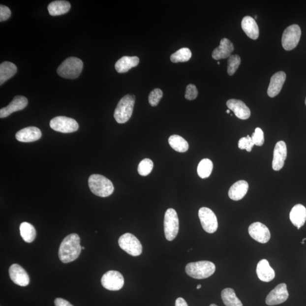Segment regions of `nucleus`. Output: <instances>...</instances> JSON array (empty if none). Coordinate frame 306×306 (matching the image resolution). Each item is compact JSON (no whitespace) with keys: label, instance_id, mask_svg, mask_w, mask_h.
Wrapping results in <instances>:
<instances>
[{"label":"nucleus","instance_id":"nucleus-42","mask_svg":"<svg viewBox=\"0 0 306 306\" xmlns=\"http://www.w3.org/2000/svg\"><path fill=\"white\" fill-rule=\"evenodd\" d=\"M197 289H200L201 288V285H198L196 287Z\"/></svg>","mask_w":306,"mask_h":306},{"label":"nucleus","instance_id":"nucleus-23","mask_svg":"<svg viewBox=\"0 0 306 306\" xmlns=\"http://www.w3.org/2000/svg\"><path fill=\"white\" fill-rule=\"evenodd\" d=\"M242 28L249 38L256 40L259 36V29L255 20L250 16L243 18Z\"/></svg>","mask_w":306,"mask_h":306},{"label":"nucleus","instance_id":"nucleus-14","mask_svg":"<svg viewBox=\"0 0 306 306\" xmlns=\"http://www.w3.org/2000/svg\"><path fill=\"white\" fill-rule=\"evenodd\" d=\"M10 278L16 285L26 286L29 284L30 278L27 272L20 265L14 264L9 270Z\"/></svg>","mask_w":306,"mask_h":306},{"label":"nucleus","instance_id":"nucleus-18","mask_svg":"<svg viewBox=\"0 0 306 306\" xmlns=\"http://www.w3.org/2000/svg\"><path fill=\"white\" fill-rule=\"evenodd\" d=\"M286 75L285 72L276 73L271 78L270 84L268 89V95L271 98L277 96L280 92L283 85L286 80Z\"/></svg>","mask_w":306,"mask_h":306},{"label":"nucleus","instance_id":"nucleus-12","mask_svg":"<svg viewBox=\"0 0 306 306\" xmlns=\"http://www.w3.org/2000/svg\"><path fill=\"white\" fill-rule=\"evenodd\" d=\"M248 233L253 240L260 243L267 244L271 239V233L268 227L262 223H253L249 226Z\"/></svg>","mask_w":306,"mask_h":306},{"label":"nucleus","instance_id":"nucleus-45","mask_svg":"<svg viewBox=\"0 0 306 306\" xmlns=\"http://www.w3.org/2000/svg\"><path fill=\"white\" fill-rule=\"evenodd\" d=\"M82 249H85V247H82Z\"/></svg>","mask_w":306,"mask_h":306},{"label":"nucleus","instance_id":"nucleus-44","mask_svg":"<svg viewBox=\"0 0 306 306\" xmlns=\"http://www.w3.org/2000/svg\"><path fill=\"white\" fill-rule=\"evenodd\" d=\"M210 306H217L215 304H212L210 305Z\"/></svg>","mask_w":306,"mask_h":306},{"label":"nucleus","instance_id":"nucleus-46","mask_svg":"<svg viewBox=\"0 0 306 306\" xmlns=\"http://www.w3.org/2000/svg\"><path fill=\"white\" fill-rule=\"evenodd\" d=\"M305 104H306V100H305Z\"/></svg>","mask_w":306,"mask_h":306},{"label":"nucleus","instance_id":"nucleus-35","mask_svg":"<svg viewBox=\"0 0 306 306\" xmlns=\"http://www.w3.org/2000/svg\"><path fill=\"white\" fill-rule=\"evenodd\" d=\"M163 96V92L159 89H155L151 92L149 96V102L152 107H155L159 104Z\"/></svg>","mask_w":306,"mask_h":306},{"label":"nucleus","instance_id":"nucleus-19","mask_svg":"<svg viewBox=\"0 0 306 306\" xmlns=\"http://www.w3.org/2000/svg\"><path fill=\"white\" fill-rule=\"evenodd\" d=\"M42 132L35 126H29L21 129L16 134V139L23 143H31L40 139Z\"/></svg>","mask_w":306,"mask_h":306},{"label":"nucleus","instance_id":"nucleus-30","mask_svg":"<svg viewBox=\"0 0 306 306\" xmlns=\"http://www.w3.org/2000/svg\"><path fill=\"white\" fill-rule=\"evenodd\" d=\"M20 234L21 237L26 243H31L36 238V230L31 224L28 222H23L21 224Z\"/></svg>","mask_w":306,"mask_h":306},{"label":"nucleus","instance_id":"nucleus-47","mask_svg":"<svg viewBox=\"0 0 306 306\" xmlns=\"http://www.w3.org/2000/svg\"><path fill=\"white\" fill-rule=\"evenodd\" d=\"M217 63H218V65H219V64H220L219 62H218Z\"/></svg>","mask_w":306,"mask_h":306},{"label":"nucleus","instance_id":"nucleus-17","mask_svg":"<svg viewBox=\"0 0 306 306\" xmlns=\"http://www.w3.org/2000/svg\"><path fill=\"white\" fill-rule=\"evenodd\" d=\"M227 107L233 111L236 117L242 120H247L251 116V111L246 104L241 100L230 99L226 103Z\"/></svg>","mask_w":306,"mask_h":306},{"label":"nucleus","instance_id":"nucleus-11","mask_svg":"<svg viewBox=\"0 0 306 306\" xmlns=\"http://www.w3.org/2000/svg\"><path fill=\"white\" fill-rule=\"evenodd\" d=\"M101 283L102 286L107 290L118 291L124 286V279L120 272L110 271L102 276Z\"/></svg>","mask_w":306,"mask_h":306},{"label":"nucleus","instance_id":"nucleus-24","mask_svg":"<svg viewBox=\"0 0 306 306\" xmlns=\"http://www.w3.org/2000/svg\"><path fill=\"white\" fill-rule=\"evenodd\" d=\"M249 188L248 183L245 181H240L231 186L229 191V196L231 200L239 201L244 198L247 193Z\"/></svg>","mask_w":306,"mask_h":306},{"label":"nucleus","instance_id":"nucleus-31","mask_svg":"<svg viewBox=\"0 0 306 306\" xmlns=\"http://www.w3.org/2000/svg\"><path fill=\"white\" fill-rule=\"evenodd\" d=\"M214 164L210 159L205 158L201 160L197 167V174L202 179L207 178L210 177Z\"/></svg>","mask_w":306,"mask_h":306},{"label":"nucleus","instance_id":"nucleus-29","mask_svg":"<svg viewBox=\"0 0 306 306\" xmlns=\"http://www.w3.org/2000/svg\"><path fill=\"white\" fill-rule=\"evenodd\" d=\"M170 147L179 153H184L188 150L189 144L182 137L174 134L169 139Z\"/></svg>","mask_w":306,"mask_h":306},{"label":"nucleus","instance_id":"nucleus-2","mask_svg":"<svg viewBox=\"0 0 306 306\" xmlns=\"http://www.w3.org/2000/svg\"><path fill=\"white\" fill-rule=\"evenodd\" d=\"M88 183L91 191L96 196L106 197L114 192L113 183L103 175L92 174L89 177Z\"/></svg>","mask_w":306,"mask_h":306},{"label":"nucleus","instance_id":"nucleus-32","mask_svg":"<svg viewBox=\"0 0 306 306\" xmlns=\"http://www.w3.org/2000/svg\"><path fill=\"white\" fill-rule=\"evenodd\" d=\"M192 57V52L188 48H182L170 57L171 61L174 63L184 62L189 61Z\"/></svg>","mask_w":306,"mask_h":306},{"label":"nucleus","instance_id":"nucleus-27","mask_svg":"<svg viewBox=\"0 0 306 306\" xmlns=\"http://www.w3.org/2000/svg\"><path fill=\"white\" fill-rule=\"evenodd\" d=\"M17 71V66L13 63L9 61L1 63L0 65V85H2L14 76Z\"/></svg>","mask_w":306,"mask_h":306},{"label":"nucleus","instance_id":"nucleus-10","mask_svg":"<svg viewBox=\"0 0 306 306\" xmlns=\"http://www.w3.org/2000/svg\"><path fill=\"white\" fill-rule=\"evenodd\" d=\"M199 217L203 229L207 233L212 234L218 229V221L214 213L210 208L203 207L199 211Z\"/></svg>","mask_w":306,"mask_h":306},{"label":"nucleus","instance_id":"nucleus-22","mask_svg":"<svg viewBox=\"0 0 306 306\" xmlns=\"http://www.w3.org/2000/svg\"><path fill=\"white\" fill-rule=\"evenodd\" d=\"M291 222L298 230L305 225L306 221V208L302 204H297L290 213Z\"/></svg>","mask_w":306,"mask_h":306},{"label":"nucleus","instance_id":"nucleus-28","mask_svg":"<svg viewBox=\"0 0 306 306\" xmlns=\"http://www.w3.org/2000/svg\"><path fill=\"white\" fill-rule=\"evenodd\" d=\"M221 297L226 306H243L242 302L237 297L233 289L226 288L223 290Z\"/></svg>","mask_w":306,"mask_h":306},{"label":"nucleus","instance_id":"nucleus-34","mask_svg":"<svg viewBox=\"0 0 306 306\" xmlns=\"http://www.w3.org/2000/svg\"><path fill=\"white\" fill-rule=\"evenodd\" d=\"M241 63V60L240 56L238 55L230 56L228 59V66H227V73L229 76H233L237 72Z\"/></svg>","mask_w":306,"mask_h":306},{"label":"nucleus","instance_id":"nucleus-43","mask_svg":"<svg viewBox=\"0 0 306 306\" xmlns=\"http://www.w3.org/2000/svg\"><path fill=\"white\" fill-rule=\"evenodd\" d=\"M226 113H227V114H230V110H227Z\"/></svg>","mask_w":306,"mask_h":306},{"label":"nucleus","instance_id":"nucleus-15","mask_svg":"<svg viewBox=\"0 0 306 306\" xmlns=\"http://www.w3.org/2000/svg\"><path fill=\"white\" fill-rule=\"evenodd\" d=\"M287 157V147L284 141H280L276 144L274 152L272 167L275 171L280 170L284 166Z\"/></svg>","mask_w":306,"mask_h":306},{"label":"nucleus","instance_id":"nucleus-26","mask_svg":"<svg viewBox=\"0 0 306 306\" xmlns=\"http://www.w3.org/2000/svg\"><path fill=\"white\" fill-rule=\"evenodd\" d=\"M70 7V3L68 1L60 0L51 2L48 6V10L51 16H58L68 13Z\"/></svg>","mask_w":306,"mask_h":306},{"label":"nucleus","instance_id":"nucleus-37","mask_svg":"<svg viewBox=\"0 0 306 306\" xmlns=\"http://www.w3.org/2000/svg\"><path fill=\"white\" fill-rule=\"evenodd\" d=\"M252 139L255 145L261 147L264 144V133L262 129L256 128L255 132L252 134Z\"/></svg>","mask_w":306,"mask_h":306},{"label":"nucleus","instance_id":"nucleus-8","mask_svg":"<svg viewBox=\"0 0 306 306\" xmlns=\"http://www.w3.org/2000/svg\"><path fill=\"white\" fill-rule=\"evenodd\" d=\"M301 36V29L299 25H292L283 31L282 36V47L286 51L294 49L299 43Z\"/></svg>","mask_w":306,"mask_h":306},{"label":"nucleus","instance_id":"nucleus-4","mask_svg":"<svg viewBox=\"0 0 306 306\" xmlns=\"http://www.w3.org/2000/svg\"><path fill=\"white\" fill-rule=\"evenodd\" d=\"M135 96L128 94L123 97L115 110L114 118L116 121L120 124L127 122L132 117Z\"/></svg>","mask_w":306,"mask_h":306},{"label":"nucleus","instance_id":"nucleus-7","mask_svg":"<svg viewBox=\"0 0 306 306\" xmlns=\"http://www.w3.org/2000/svg\"><path fill=\"white\" fill-rule=\"evenodd\" d=\"M119 245L129 255L133 256H138L143 252V246L141 242L133 234L125 233L119 238Z\"/></svg>","mask_w":306,"mask_h":306},{"label":"nucleus","instance_id":"nucleus-16","mask_svg":"<svg viewBox=\"0 0 306 306\" xmlns=\"http://www.w3.org/2000/svg\"><path fill=\"white\" fill-rule=\"evenodd\" d=\"M28 104V100L26 97L23 96H15L8 106L0 110V118H6L14 112L23 110L27 106Z\"/></svg>","mask_w":306,"mask_h":306},{"label":"nucleus","instance_id":"nucleus-13","mask_svg":"<svg viewBox=\"0 0 306 306\" xmlns=\"http://www.w3.org/2000/svg\"><path fill=\"white\" fill-rule=\"evenodd\" d=\"M289 296L286 284L284 283H280L268 295L266 304L268 306H275L282 304L286 301Z\"/></svg>","mask_w":306,"mask_h":306},{"label":"nucleus","instance_id":"nucleus-33","mask_svg":"<svg viewBox=\"0 0 306 306\" xmlns=\"http://www.w3.org/2000/svg\"><path fill=\"white\" fill-rule=\"evenodd\" d=\"M154 166V164L150 159L145 158L141 160L138 166V173L141 176L146 177L150 174Z\"/></svg>","mask_w":306,"mask_h":306},{"label":"nucleus","instance_id":"nucleus-25","mask_svg":"<svg viewBox=\"0 0 306 306\" xmlns=\"http://www.w3.org/2000/svg\"><path fill=\"white\" fill-rule=\"evenodd\" d=\"M139 62L140 59L137 57H123L116 62L115 69L119 73H126L139 65Z\"/></svg>","mask_w":306,"mask_h":306},{"label":"nucleus","instance_id":"nucleus-21","mask_svg":"<svg viewBox=\"0 0 306 306\" xmlns=\"http://www.w3.org/2000/svg\"><path fill=\"white\" fill-rule=\"evenodd\" d=\"M256 274L260 280L263 282H270L275 277V272L266 259L260 260L257 264Z\"/></svg>","mask_w":306,"mask_h":306},{"label":"nucleus","instance_id":"nucleus-5","mask_svg":"<svg viewBox=\"0 0 306 306\" xmlns=\"http://www.w3.org/2000/svg\"><path fill=\"white\" fill-rule=\"evenodd\" d=\"M83 62L75 57H70L61 63L57 69L60 76L67 79H75L80 75L83 69Z\"/></svg>","mask_w":306,"mask_h":306},{"label":"nucleus","instance_id":"nucleus-40","mask_svg":"<svg viewBox=\"0 0 306 306\" xmlns=\"http://www.w3.org/2000/svg\"><path fill=\"white\" fill-rule=\"evenodd\" d=\"M55 306H73L68 301L62 299V298H57L55 300Z\"/></svg>","mask_w":306,"mask_h":306},{"label":"nucleus","instance_id":"nucleus-41","mask_svg":"<svg viewBox=\"0 0 306 306\" xmlns=\"http://www.w3.org/2000/svg\"><path fill=\"white\" fill-rule=\"evenodd\" d=\"M175 306H188V305L184 298H178L175 301Z\"/></svg>","mask_w":306,"mask_h":306},{"label":"nucleus","instance_id":"nucleus-39","mask_svg":"<svg viewBox=\"0 0 306 306\" xmlns=\"http://www.w3.org/2000/svg\"><path fill=\"white\" fill-rule=\"evenodd\" d=\"M11 16V11L8 7L0 5V21H5L9 19Z\"/></svg>","mask_w":306,"mask_h":306},{"label":"nucleus","instance_id":"nucleus-6","mask_svg":"<svg viewBox=\"0 0 306 306\" xmlns=\"http://www.w3.org/2000/svg\"><path fill=\"white\" fill-rule=\"evenodd\" d=\"M179 229V221L177 213L170 208L165 213L164 219V231L166 240L172 241L177 237Z\"/></svg>","mask_w":306,"mask_h":306},{"label":"nucleus","instance_id":"nucleus-3","mask_svg":"<svg viewBox=\"0 0 306 306\" xmlns=\"http://www.w3.org/2000/svg\"><path fill=\"white\" fill-rule=\"evenodd\" d=\"M215 271L214 263L209 261L190 263L185 267V272L190 277L195 279H205L211 277Z\"/></svg>","mask_w":306,"mask_h":306},{"label":"nucleus","instance_id":"nucleus-20","mask_svg":"<svg viewBox=\"0 0 306 306\" xmlns=\"http://www.w3.org/2000/svg\"><path fill=\"white\" fill-rule=\"evenodd\" d=\"M234 50L232 42L228 39L223 38L220 42L219 46L213 51L212 58L216 61L228 58Z\"/></svg>","mask_w":306,"mask_h":306},{"label":"nucleus","instance_id":"nucleus-36","mask_svg":"<svg viewBox=\"0 0 306 306\" xmlns=\"http://www.w3.org/2000/svg\"><path fill=\"white\" fill-rule=\"evenodd\" d=\"M254 143L252 141V138L249 136L246 137H242L239 141L238 147L242 150L247 151L248 152H251L252 148L254 146Z\"/></svg>","mask_w":306,"mask_h":306},{"label":"nucleus","instance_id":"nucleus-9","mask_svg":"<svg viewBox=\"0 0 306 306\" xmlns=\"http://www.w3.org/2000/svg\"><path fill=\"white\" fill-rule=\"evenodd\" d=\"M50 125L55 131L64 133L74 132L79 128V125L74 119L66 117H57L52 119Z\"/></svg>","mask_w":306,"mask_h":306},{"label":"nucleus","instance_id":"nucleus-1","mask_svg":"<svg viewBox=\"0 0 306 306\" xmlns=\"http://www.w3.org/2000/svg\"><path fill=\"white\" fill-rule=\"evenodd\" d=\"M82 247L80 238L77 234H71L62 241L59 249V257L63 263L73 262L79 257Z\"/></svg>","mask_w":306,"mask_h":306},{"label":"nucleus","instance_id":"nucleus-38","mask_svg":"<svg viewBox=\"0 0 306 306\" xmlns=\"http://www.w3.org/2000/svg\"><path fill=\"white\" fill-rule=\"evenodd\" d=\"M198 95V91L195 85L189 84L186 87L185 98L189 100L195 99Z\"/></svg>","mask_w":306,"mask_h":306}]
</instances>
